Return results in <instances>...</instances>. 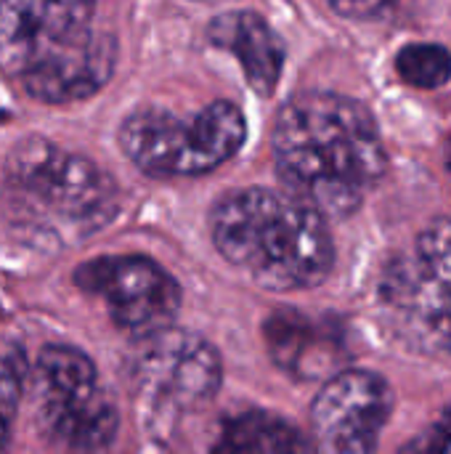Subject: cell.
Listing matches in <instances>:
<instances>
[{
  "mask_svg": "<svg viewBox=\"0 0 451 454\" xmlns=\"http://www.w3.org/2000/svg\"><path fill=\"white\" fill-rule=\"evenodd\" d=\"M396 69L404 82L436 90L451 80V53L436 43H409L399 51Z\"/></svg>",
  "mask_w": 451,
  "mask_h": 454,
  "instance_id": "14",
  "label": "cell"
},
{
  "mask_svg": "<svg viewBox=\"0 0 451 454\" xmlns=\"http://www.w3.org/2000/svg\"><path fill=\"white\" fill-rule=\"evenodd\" d=\"M136 396L154 420L175 423L205 410L221 388V356L199 335L162 327L136 338L128 359Z\"/></svg>",
  "mask_w": 451,
  "mask_h": 454,
  "instance_id": "8",
  "label": "cell"
},
{
  "mask_svg": "<svg viewBox=\"0 0 451 454\" xmlns=\"http://www.w3.org/2000/svg\"><path fill=\"white\" fill-rule=\"evenodd\" d=\"M266 343L279 367L306 380L319 378L340 354L338 340L319 333V325L295 311H276L266 322Z\"/></svg>",
  "mask_w": 451,
  "mask_h": 454,
  "instance_id": "12",
  "label": "cell"
},
{
  "mask_svg": "<svg viewBox=\"0 0 451 454\" xmlns=\"http://www.w3.org/2000/svg\"><path fill=\"white\" fill-rule=\"evenodd\" d=\"M213 242L234 269L274 293L311 290L335 266L327 215L263 186L229 192L215 205Z\"/></svg>",
  "mask_w": 451,
  "mask_h": 454,
  "instance_id": "4",
  "label": "cell"
},
{
  "mask_svg": "<svg viewBox=\"0 0 451 454\" xmlns=\"http://www.w3.org/2000/svg\"><path fill=\"white\" fill-rule=\"evenodd\" d=\"M27 375H29V364L24 348L16 346L13 340L0 338V450H5L11 442Z\"/></svg>",
  "mask_w": 451,
  "mask_h": 454,
  "instance_id": "15",
  "label": "cell"
},
{
  "mask_svg": "<svg viewBox=\"0 0 451 454\" xmlns=\"http://www.w3.org/2000/svg\"><path fill=\"white\" fill-rule=\"evenodd\" d=\"M120 197L96 162L48 138L19 141L3 170L0 213L13 239L35 250H64L104 229Z\"/></svg>",
  "mask_w": 451,
  "mask_h": 454,
  "instance_id": "2",
  "label": "cell"
},
{
  "mask_svg": "<svg viewBox=\"0 0 451 454\" xmlns=\"http://www.w3.org/2000/svg\"><path fill=\"white\" fill-rule=\"evenodd\" d=\"M447 168L451 170V136H449V144H447Z\"/></svg>",
  "mask_w": 451,
  "mask_h": 454,
  "instance_id": "18",
  "label": "cell"
},
{
  "mask_svg": "<svg viewBox=\"0 0 451 454\" xmlns=\"http://www.w3.org/2000/svg\"><path fill=\"white\" fill-rule=\"evenodd\" d=\"M332 5L335 13L346 16V19H380L385 16L393 5H399V0H327Z\"/></svg>",
  "mask_w": 451,
  "mask_h": 454,
  "instance_id": "16",
  "label": "cell"
},
{
  "mask_svg": "<svg viewBox=\"0 0 451 454\" xmlns=\"http://www.w3.org/2000/svg\"><path fill=\"white\" fill-rule=\"evenodd\" d=\"M274 160L284 186L327 218L356 213L388 165L369 109L324 90L300 93L282 106L274 125Z\"/></svg>",
  "mask_w": 451,
  "mask_h": 454,
  "instance_id": "1",
  "label": "cell"
},
{
  "mask_svg": "<svg viewBox=\"0 0 451 454\" xmlns=\"http://www.w3.org/2000/svg\"><path fill=\"white\" fill-rule=\"evenodd\" d=\"M207 37L213 45L239 59L255 93H274L284 67V45L263 16L253 11H226L210 21Z\"/></svg>",
  "mask_w": 451,
  "mask_h": 454,
  "instance_id": "11",
  "label": "cell"
},
{
  "mask_svg": "<svg viewBox=\"0 0 451 454\" xmlns=\"http://www.w3.org/2000/svg\"><path fill=\"white\" fill-rule=\"evenodd\" d=\"M35 420L43 436L64 450L96 452L114 442L120 415L101 388L88 354L72 346L40 351L35 375Z\"/></svg>",
  "mask_w": 451,
  "mask_h": 454,
  "instance_id": "7",
  "label": "cell"
},
{
  "mask_svg": "<svg viewBox=\"0 0 451 454\" xmlns=\"http://www.w3.org/2000/svg\"><path fill=\"white\" fill-rule=\"evenodd\" d=\"M303 450L300 434L282 418L253 410L239 418H231L215 444V452H298Z\"/></svg>",
  "mask_w": 451,
  "mask_h": 454,
  "instance_id": "13",
  "label": "cell"
},
{
  "mask_svg": "<svg viewBox=\"0 0 451 454\" xmlns=\"http://www.w3.org/2000/svg\"><path fill=\"white\" fill-rule=\"evenodd\" d=\"M409 450H423V452H449L451 454V407L444 412V418Z\"/></svg>",
  "mask_w": 451,
  "mask_h": 454,
  "instance_id": "17",
  "label": "cell"
},
{
  "mask_svg": "<svg viewBox=\"0 0 451 454\" xmlns=\"http://www.w3.org/2000/svg\"><path fill=\"white\" fill-rule=\"evenodd\" d=\"M393 412L388 380L369 370H340L311 404V431L324 452H375Z\"/></svg>",
  "mask_w": 451,
  "mask_h": 454,
  "instance_id": "10",
  "label": "cell"
},
{
  "mask_svg": "<svg viewBox=\"0 0 451 454\" xmlns=\"http://www.w3.org/2000/svg\"><path fill=\"white\" fill-rule=\"evenodd\" d=\"M74 285L98 295L112 322L136 338L170 327L181 309L178 282L144 255H101L85 261L74 271Z\"/></svg>",
  "mask_w": 451,
  "mask_h": 454,
  "instance_id": "9",
  "label": "cell"
},
{
  "mask_svg": "<svg viewBox=\"0 0 451 454\" xmlns=\"http://www.w3.org/2000/svg\"><path fill=\"white\" fill-rule=\"evenodd\" d=\"M96 0H0V72L29 98L69 104L98 93L117 64V43L93 32Z\"/></svg>",
  "mask_w": 451,
  "mask_h": 454,
  "instance_id": "3",
  "label": "cell"
},
{
  "mask_svg": "<svg viewBox=\"0 0 451 454\" xmlns=\"http://www.w3.org/2000/svg\"><path fill=\"white\" fill-rule=\"evenodd\" d=\"M380 303L409 346L451 356V218L428 226L409 253L388 263Z\"/></svg>",
  "mask_w": 451,
  "mask_h": 454,
  "instance_id": "6",
  "label": "cell"
},
{
  "mask_svg": "<svg viewBox=\"0 0 451 454\" xmlns=\"http://www.w3.org/2000/svg\"><path fill=\"white\" fill-rule=\"evenodd\" d=\"M247 122L231 101H213L191 117L141 106L120 125V149L146 176H202L229 162L245 144Z\"/></svg>",
  "mask_w": 451,
  "mask_h": 454,
  "instance_id": "5",
  "label": "cell"
}]
</instances>
